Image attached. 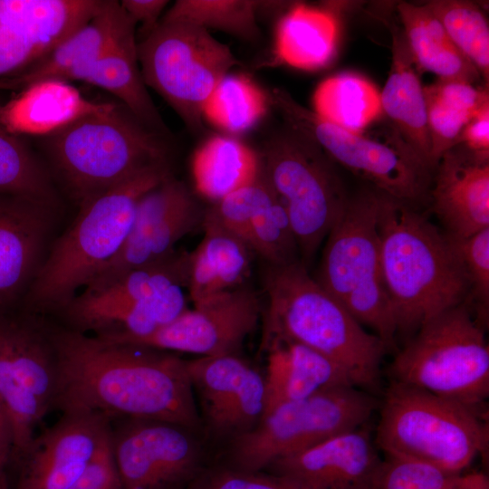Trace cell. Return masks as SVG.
<instances>
[{
  "mask_svg": "<svg viewBox=\"0 0 489 489\" xmlns=\"http://www.w3.org/2000/svg\"><path fill=\"white\" fill-rule=\"evenodd\" d=\"M378 234L397 333L416 331L469 300V281L454 240L420 209L381 192Z\"/></svg>",
  "mask_w": 489,
  "mask_h": 489,
  "instance_id": "2",
  "label": "cell"
},
{
  "mask_svg": "<svg viewBox=\"0 0 489 489\" xmlns=\"http://www.w3.org/2000/svg\"><path fill=\"white\" fill-rule=\"evenodd\" d=\"M484 330L468 301L439 313L398 352L391 380L484 408L489 397Z\"/></svg>",
  "mask_w": 489,
  "mask_h": 489,
  "instance_id": "8",
  "label": "cell"
},
{
  "mask_svg": "<svg viewBox=\"0 0 489 489\" xmlns=\"http://www.w3.org/2000/svg\"><path fill=\"white\" fill-rule=\"evenodd\" d=\"M126 16L120 2L103 0L98 13L26 72L0 86L18 90L46 80L83 81Z\"/></svg>",
  "mask_w": 489,
  "mask_h": 489,
  "instance_id": "23",
  "label": "cell"
},
{
  "mask_svg": "<svg viewBox=\"0 0 489 489\" xmlns=\"http://www.w3.org/2000/svg\"><path fill=\"white\" fill-rule=\"evenodd\" d=\"M91 14L86 0H0V86L34 65Z\"/></svg>",
  "mask_w": 489,
  "mask_h": 489,
  "instance_id": "17",
  "label": "cell"
},
{
  "mask_svg": "<svg viewBox=\"0 0 489 489\" xmlns=\"http://www.w3.org/2000/svg\"><path fill=\"white\" fill-rule=\"evenodd\" d=\"M375 408L368 393L351 385L279 405L235 437L233 457L237 469L258 472L334 435L363 427Z\"/></svg>",
  "mask_w": 489,
  "mask_h": 489,
  "instance_id": "12",
  "label": "cell"
},
{
  "mask_svg": "<svg viewBox=\"0 0 489 489\" xmlns=\"http://www.w3.org/2000/svg\"><path fill=\"white\" fill-rule=\"evenodd\" d=\"M314 112L353 132H362L381 114L380 92L367 78L343 72L321 82L313 94Z\"/></svg>",
  "mask_w": 489,
  "mask_h": 489,
  "instance_id": "32",
  "label": "cell"
},
{
  "mask_svg": "<svg viewBox=\"0 0 489 489\" xmlns=\"http://www.w3.org/2000/svg\"><path fill=\"white\" fill-rule=\"evenodd\" d=\"M269 102V97L250 78L228 73L206 102L203 117L227 132L242 133L264 117Z\"/></svg>",
  "mask_w": 489,
  "mask_h": 489,
  "instance_id": "33",
  "label": "cell"
},
{
  "mask_svg": "<svg viewBox=\"0 0 489 489\" xmlns=\"http://www.w3.org/2000/svg\"><path fill=\"white\" fill-rule=\"evenodd\" d=\"M186 363L215 430L236 437L259 423L265 410V381L255 369L235 354Z\"/></svg>",
  "mask_w": 489,
  "mask_h": 489,
  "instance_id": "18",
  "label": "cell"
},
{
  "mask_svg": "<svg viewBox=\"0 0 489 489\" xmlns=\"http://www.w3.org/2000/svg\"><path fill=\"white\" fill-rule=\"evenodd\" d=\"M430 162L435 168L443 155L458 144L459 136L471 117L454 110L426 93Z\"/></svg>",
  "mask_w": 489,
  "mask_h": 489,
  "instance_id": "41",
  "label": "cell"
},
{
  "mask_svg": "<svg viewBox=\"0 0 489 489\" xmlns=\"http://www.w3.org/2000/svg\"><path fill=\"white\" fill-rule=\"evenodd\" d=\"M69 489H122L110 449V436Z\"/></svg>",
  "mask_w": 489,
  "mask_h": 489,
  "instance_id": "44",
  "label": "cell"
},
{
  "mask_svg": "<svg viewBox=\"0 0 489 489\" xmlns=\"http://www.w3.org/2000/svg\"><path fill=\"white\" fill-rule=\"evenodd\" d=\"M429 205L452 238L489 227V156L462 144L446 151L433 174Z\"/></svg>",
  "mask_w": 489,
  "mask_h": 489,
  "instance_id": "20",
  "label": "cell"
},
{
  "mask_svg": "<svg viewBox=\"0 0 489 489\" xmlns=\"http://www.w3.org/2000/svg\"><path fill=\"white\" fill-rule=\"evenodd\" d=\"M264 347L268 350L264 415L279 405L329 388L355 386L340 366L302 344L273 340Z\"/></svg>",
  "mask_w": 489,
  "mask_h": 489,
  "instance_id": "24",
  "label": "cell"
},
{
  "mask_svg": "<svg viewBox=\"0 0 489 489\" xmlns=\"http://www.w3.org/2000/svg\"><path fill=\"white\" fill-rule=\"evenodd\" d=\"M446 489H489V481L482 473H462L455 475Z\"/></svg>",
  "mask_w": 489,
  "mask_h": 489,
  "instance_id": "48",
  "label": "cell"
},
{
  "mask_svg": "<svg viewBox=\"0 0 489 489\" xmlns=\"http://www.w3.org/2000/svg\"><path fill=\"white\" fill-rule=\"evenodd\" d=\"M458 144L474 153L489 156V103L466 123L459 136Z\"/></svg>",
  "mask_w": 489,
  "mask_h": 489,
  "instance_id": "46",
  "label": "cell"
},
{
  "mask_svg": "<svg viewBox=\"0 0 489 489\" xmlns=\"http://www.w3.org/2000/svg\"><path fill=\"white\" fill-rule=\"evenodd\" d=\"M391 35V66L380 92L382 111L394 129L433 171L427 103L415 61L401 25L389 14L379 15Z\"/></svg>",
  "mask_w": 489,
  "mask_h": 489,
  "instance_id": "22",
  "label": "cell"
},
{
  "mask_svg": "<svg viewBox=\"0 0 489 489\" xmlns=\"http://www.w3.org/2000/svg\"><path fill=\"white\" fill-rule=\"evenodd\" d=\"M170 176L168 163L152 166L80 206L29 285V312H61L76 290L119 252L139 198Z\"/></svg>",
  "mask_w": 489,
  "mask_h": 489,
  "instance_id": "4",
  "label": "cell"
},
{
  "mask_svg": "<svg viewBox=\"0 0 489 489\" xmlns=\"http://www.w3.org/2000/svg\"><path fill=\"white\" fill-rule=\"evenodd\" d=\"M57 368L54 409L197 424L187 363L158 350L107 340L47 321Z\"/></svg>",
  "mask_w": 489,
  "mask_h": 489,
  "instance_id": "1",
  "label": "cell"
},
{
  "mask_svg": "<svg viewBox=\"0 0 489 489\" xmlns=\"http://www.w3.org/2000/svg\"><path fill=\"white\" fill-rule=\"evenodd\" d=\"M375 444L385 455L422 460L459 475L488 445L485 408H475L391 380Z\"/></svg>",
  "mask_w": 489,
  "mask_h": 489,
  "instance_id": "6",
  "label": "cell"
},
{
  "mask_svg": "<svg viewBox=\"0 0 489 489\" xmlns=\"http://www.w3.org/2000/svg\"><path fill=\"white\" fill-rule=\"evenodd\" d=\"M188 273L189 253L174 250L158 261L128 272L104 288L84 291L62 311L117 306L144 300L171 286L187 287Z\"/></svg>",
  "mask_w": 489,
  "mask_h": 489,
  "instance_id": "31",
  "label": "cell"
},
{
  "mask_svg": "<svg viewBox=\"0 0 489 489\" xmlns=\"http://www.w3.org/2000/svg\"><path fill=\"white\" fill-rule=\"evenodd\" d=\"M83 82L110 92L149 129L162 136L168 135L143 80L138 57L136 24L127 14Z\"/></svg>",
  "mask_w": 489,
  "mask_h": 489,
  "instance_id": "26",
  "label": "cell"
},
{
  "mask_svg": "<svg viewBox=\"0 0 489 489\" xmlns=\"http://www.w3.org/2000/svg\"><path fill=\"white\" fill-rule=\"evenodd\" d=\"M425 5L488 85L489 26L480 7L458 0H434Z\"/></svg>",
  "mask_w": 489,
  "mask_h": 489,
  "instance_id": "36",
  "label": "cell"
},
{
  "mask_svg": "<svg viewBox=\"0 0 489 489\" xmlns=\"http://www.w3.org/2000/svg\"><path fill=\"white\" fill-rule=\"evenodd\" d=\"M424 91L448 108L471 118L489 103L487 89L476 88L463 80L438 79L424 87Z\"/></svg>",
  "mask_w": 489,
  "mask_h": 489,
  "instance_id": "43",
  "label": "cell"
},
{
  "mask_svg": "<svg viewBox=\"0 0 489 489\" xmlns=\"http://www.w3.org/2000/svg\"><path fill=\"white\" fill-rule=\"evenodd\" d=\"M378 449L369 431L360 427L269 466L274 474L292 476L316 489H376L383 465Z\"/></svg>",
  "mask_w": 489,
  "mask_h": 489,
  "instance_id": "19",
  "label": "cell"
},
{
  "mask_svg": "<svg viewBox=\"0 0 489 489\" xmlns=\"http://www.w3.org/2000/svg\"><path fill=\"white\" fill-rule=\"evenodd\" d=\"M110 445L122 489H180L197 469L196 443L170 422L112 419Z\"/></svg>",
  "mask_w": 489,
  "mask_h": 489,
  "instance_id": "13",
  "label": "cell"
},
{
  "mask_svg": "<svg viewBox=\"0 0 489 489\" xmlns=\"http://www.w3.org/2000/svg\"><path fill=\"white\" fill-rule=\"evenodd\" d=\"M452 239L469 281L468 302L473 306L476 319L485 327L489 304V227L467 238Z\"/></svg>",
  "mask_w": 489,
  "mask_h": 489,
  "instance_id": "39",
  "label": "cell"
},
{
  "mask_svg": "<svg viewBox=\"0 0 489 489\" xmlns=\"http://www.w3.org/2000/svg\"><path fill=\"white\" fill-rule=\"evenodd\" d=\"M204 214L187 187L168 177L139 198L122 246L84 291L104 288L128 272L167 256L179 239L202 225Z\"/></svg>",
  "mask_w": 489,
  "mask_h": 489,
  "instance_id": "14",
  "label": "cell"
},
{
  "mask_svg": "<svg viewBox=\"0 0 489 489\" xmlns=\"http://www.w3.org/2000/svg\"><path fill=\"white\" fill-rule=\"evenodd\" d=\"M110 419L86 411L63 412L35 435L14 466V489H69L110 436Z\"/></svg>",
  "mask_w": 489,
  "mask_h": 489,
  "instance_id": "16",
  "label": "cell"
},
{
  "mask_svg": "<svg viewBox=\"0 0 489 489\" xmlns=\"http://www.w3.org/2000/svg\"><path fill=\"white\" fill-rule=\"evenodd\" d=\"M168 3L167 0H122L120 5L136 25L139 24L142 39L158 24Z\"/></svg>",
  "mask_w": 489,
  "mask_h": 489,
  "instance_id": "45",
  "label": "cell"
},
{
  "mask_svg": "<svg viewBox=\"0 0 489 489\" xmlns=\"http://www.w3.org/2000/svg\"><path fill=\"white\" fill-rule=\"evenodd\" d=\"M261 171V158L255 152L229 137L209 139L192 161L197 190L214 203L254 182Z\"/></svg>",
  "mask_w": 489,
  "mask_h": 489,
  "instance_id": "30",
  "label": "cell"
},
{
  "mask_svg": "<svg viewBox=\"0 0 489 489\" xmlns=\"http://www.w3.org/2000/svg\"><path fill=\"white\" fill-rule=\"evenodd\" d=\"M269 1L177 0L162 18L182 20L253 41L259 37L257 13Z\"/></svg>",
  "mask_w": 489,
  "mask_h": 489,
  "instance_id": "35",
  "label": "cell"
},
{
  "mask_svg": "<svg viewBox=\"0 0 489 489\" xmlns=\"http://www.w3.org/2000/svg\"><path fill=\"white\" fill-rule=\"evenodd\" d=\"M205 235L189 253L187 288L194 306L243 286L250 273L249 245L218 225L204 220Z\"/></svg>",
  "mask_w": 489,
  "mask_h": 489,
  "instance_id": "27",
  "label": "cell"
},
{
  "mask_svg": "<svg viewBox=\"0 0 489 489\" xmlns=\"http://www.w3.org/2000/svg\"><path fill=\"white\" fill-rule=\"evenodd\" d=\"M55 206L0 194V313L30 285L50 233Z\"/></svg>",
  "mask_w": 489,
  "mask_h": 489,
  "instance_id": "21",
  "label": "cell"
},
{
  "mask_svg": "<svg viewBox=\"0 0 489 489\" xmlns=\"http://www.w3.org/2000/svg\"><path fill=\"white\" fill-rule=\"evenodd\" d=\"M246 244L269 265L288 264L300 260L289 217L276 194L253 219Z\"/></svg>",
  "mask_w": 489,
  "mask_h": 489,
  "instance_id": "37",
  "label": "cell"
},
{
  "mask_svg": "<svg viewBox=\"0 0 489 489\" xmlns=\"http://www.w3.org/2000/svg\"><path fill=\"white\" fill-rule=\"evenodd\" d=\"M275 197L263 169L251 184L214 203L204 220L215 223L246 243L254 216Z\"/></svg>",
  "mask_w": 489,
  "mask_h": 489,
  "instance_id": "38",
  "label": "cell"
},
{
  "mask_svg": "<svg viewBox=\"0 0 489 489\" xmlns=\"http://www.w3.org/2000/svg\"><path fill=\"white\" fill-rule=\"evenodd\" d=\"M43 139L55 173L79 207L148 168L168 163L166 137L120 102Z\"/></svg>",
  "mask_w": 489,
  "mask_h": 489,
  "instance_id": "5",
  "label": "cell"
},
{
  "mask_svg": "<svg viewBox=\"0 0 489 489\" xmlns=\"http://www.w3.org/2000/svg\"><path fill=\"white\" fill-rule=\"evenodd\" d=\"M455 475L422 460L386 455L376 489H446Z\"/></svg>",
  "mask_w": 489,
  "mask_h": 489,
  "instance_id": "40",
  "label": "cell"
},
{
  "mask_svg": "<svg viewBox=\"0 0 489 489\" xmlns=\"http://www.w3.org/2000/svg\"><path fill=\"white\" fill-rule=\"evenodd\" d=\"M397 11L419 71L432 72L438 79H457L472 84L481 78L426 5L399 3Z\"/></svg>",
  "mask_w": 489,
  "mask_h": 489,
  "instance_id": "29",
  "label": "cell"
},
{
  "mask_svg": "<svg viewBox=\"0 0 489 489\" xmlns=\"http://www.w3.org/2000/svg\"><path fill=\"white\" fill-rule=\"evenodd\" d=\"M338 39L339 23L333 11L299 4L280 20L274 50L280 62L314 71L331 62Z\"/></svg>",
  "mask_w": 489,
  "mask_h": 489,
  "instance_id": "28",
  "label": "cell"
},
{
  "mask_svg": "<svg viewBox=\"0 0 489 489\" xmlns=\"http://www.w3.org/2000/svg\"><path fill=\"white\" fill-rule=\"evenodd\" d=\"M261 162L287 213L306 267L346 207L344 186L330 157L289 126L266 141Z\"/></svg>",
  "mask_w": 489,
  "mask_h": 489,
  "instance_id": "9",
  "label": "cell"
},
{
  "mask_svg": "<svg viewBox=\"0 0 489 489\" xmlns=\"http://www.w3.org/2000/svg\"><path fill=\"white\" fill-rule=\"evenodd\" d=\"M268 96L287 126L313 140L331 159L396 200L417 209L429 205L434 171L396 130L386 140L377 139L366 130L353 132L325 120L283 89Z\"/></svg>",
  "mask_w": 489,
  "mask_h": 489,
  "instance_id": "10",
  "label": "cell"
},
{
  "mask_svg": "<svg viewBox=\"0 0 489 489\" xmlns=\"http://www.w3.org/2000/svg\"><path fill=\"white\" fill-rule=\"evenodd\" d=\"M138 57L147 87L193 130L202 128L203 109L216 87L239 64L230 48L206 28L162 17L138 42Z\"/></svg>",
  "mask_w": 489,
  "mask_h": 489,
  "instance_id": "11",
  "label": "cell"
},
{
  "mask_svg": "<svg viewBox=\"0 0 489 489\" xmlns=\"http://www.w3.org/2000/svg\"><path fill=\"white\" fill-rule=\"evenodd\" d=\"M0 194L56 205L51 176L21 137L0 123Z\"/></svg>",
  "mask_w": 489,
  "mask_h": 489,
  "instance_id": "34",
  "label": "cell"
},
{
  "mask_svg": "<svg viewBox=\"0 0 489 489\" xmlns=\"http://www.w3.org/2000/svg\"><path fill=\"white\" fill-rule=\"evenodd\" d=\"M191 489H316L289 475L223 470L206 476Z\"/></svg>",
  "mask_w": 489,
  "mask_h": 489,
  "instance_id": "42",
  "label": "cell"
},
{
  "mask_svg": "<svg viewBox=\"0 0 489 489\" xmlns=\"http://www.w3.org/2000/svg\"><path fill=\"white\" fill-rule=\"evenodd\" d=\"M380 195L369 188L349 197L342 215L327 235L315 280L389 350L394 346L397 326L381 273Z\"/></svg>",
  "mask_w": 489,
  "mask_h": 489,
  "instance_id": "7",
  "label": "cell"
},
{
  "mask_svg": "<svg viewBox=\"0 0 489 489\" xmlns=\"http://www.w3.org/2000/svg\"><path fill=\"white\" fill-rule=\"evenodd\" d=\"M13 451L12 434L9 422L0 404V489H11L8 470L11 466Z\"/></svg>",
  "mask_w": 489,
  "mask_h": 489,
  "instance_id": "47",
  "label": "cell"
},
{
  "mask_svg": "<svg viewBox=\"0 0 489 489\" xmlns=\"http://www.w3.org/2000/svg\"><path fill=\"white\" fill-rule=\"evenodd\" d=\"M110 102L86 99L68 82L33 83L0 104V123L11 133L47 137L77 119L106 109Z\"/></svg>",
  "mask_w": 489,
  "mask_h": 489,
  "instance_id": "25",
  "label": "cell"
},
{
  "mask_svg": "<svg viewBox=\"0 0 489 489\" xmlns=\"http://www.w3.org/2000/svg\"><path fill=\"white\" fill-rule=\"evenodd\" d=\"M264 283L268 306L263 346L297 342L340 366L356 387L378 384L387 346L312 278L300 260L268 264Z\"/></svg>",
  "mask_w": 489,
  "mask_h": 489,
  "instance_id": "3",
  "label": "cell"
},
{
  "mask_svg": "<svg viewBox=\"0 0 489 489\" xmlns=\"http://www.w3.org/2000/svg\"><path fill=\"white\" fill-rule=\"evenodd\" d=\"M260 313L256 294L242 286L197 305L193 310L187 309L149 335L110 341L202 357L235 354L254 331Z\"/></svg>",
  "mask_w": 489,
  "mask_h": 489,
  "instance_id": "15",
  "label": "cell"
}]
</instances>
